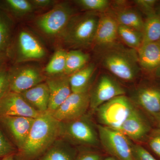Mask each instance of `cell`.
I'll return each instance as SVG.
<instances>
[{"label": "cell", "mask_w": 160, "mask_h": 160, "mask_svg": "<svg viewBox=\"0 0 160 160\" xmlns=\"http://www.w3.org/2000/svg\"><path fill=\"white\" fill-rule=\"evenodd\" d=\"M60 138L61 122L50 112H43L35 118L26 144L15 156L17 160H34Z\"/></svg>", "instance_id": "obj_1"}, {"label": "cell", "mask_w": 160, "mask_h": 160, "mask_svg": "<svg viewBox=\"0 0 160 160\" xmlns=\"http://www.w3.org/2000/svg\"><path fill=\"white\" fill-rule=\"evenodd\" d=\"M11 65L45 60L48 51L42 42L30 28L16 26L10 46L6 52Z\"/></svg>", "instance_id": "obj_2"}, {"label": "cell", "mask_w": 160, "mask_h": 160, "mask_svg": "<svg viewBox=\"0 0 160 160\" xmlns=\"http://www.w3.org/2000/svg\"><path fill=\"white\" fill-rule=\"evenodd\" d=\"M99 18L95 12L76 13L58 42L72 49H88L94 43Z\"/></svg>", "instance_id": "obj_3"}, {"label": "cell", "mask_w": 160, "mask_h": 160, "mask_svg": "<svg viewBox=\"0 0 160 160\" xmlns=\"http://www.w3.org/2000/svg\"><path fill=\"white\" fill-rule=\"evenodd\" d=\"M74 8L68 2H58L45 13L35 17L32 26L45 39L58 41L74 15Z\"/></svg>", "instance_id": "obj_4"}, {"label": "cell", "mask_w": 160, "mask_h": 160, "mask_svg": "<svg viewBox=\"0 0 160 160\" xmlns=\"http://www.w3.org/2000/svg\"><path fill=\"white\" fill-rule=\"evenodd\" d=\"M102 62L107 70L126 82L135 79L140 72L138 54L132 50L119 48L109 49L103 56Z\"/></svg>", "instance_id": "obj_5"}, {"label": "cell", "mask_w": 160, "mask_h": 160, "mask_svg": "<svg viewBox=\"0 0 160 160\" xmlns=\"http://www.w3.org/2000/svg\"><path fill=\"white\" fill-rule=\"evenodd\" d=\"M61 122V138L78 145L96 146L100 143L98 130L86 115Z\"/></svg>", "instance_id": "obj_6"}, {"label": "cell", "mask_w": 160, "mask_h": 160, "mask_svg": "<svg viewBox=\"0 0 160 160\" xmlns=\"http://www.w3.org/2000/svg\"><path fill=\"white\" fill-rule=\"evenodd\" d=\"M135 107L131 100L124 95L104 103L95 111L100 125L117 130Z\"/></svg>", "instance_id": "obj_7"}, {"label": "cell", "mask_w": 160, "mask_h": 160, "mask_svg": "<svg viewBox=\"0 0 160 160\" xmlns=\"http://www.w3.org/2000/svg\"><path fill=\"white\" fill-rule=\"evenodd\" d=\"M100 143L111 157L118 160H134L132 155L133 143L119 130L98 125Z\"/></svg>", "instance_id": "obj_8"}, {"label": "cell", "mask_w": 160, "mask_h": 160, "mask_svg": "<svg viewBox=\"0 0 160 160\" xmlns=\"http://www.w3.org/2000/svg\"><path fill=\"white\" fill-rule=\"evenodd\" d=\"M10 91L21 93L46 81L42 69L34 64L11 65L9 68Z\"/></svg>", "instance_id": "obj_9"}, {"label": "cell", "mask_w": 160, "mask_h": 160, "mask_svg": "<svg viewBox=\"0 0 160 160\" xmlns=\"http://www.w3.org/2000/svg\"><path fill=\"white\" fill-rule=\"evenodd\" d=\"M89 93V108L92 111H95L104 103L117 97L124 95L126 92L114 78L108 75L103 74L99 78Z\"/></svg>", "instance_id": "obj_10"}, {"label": "cell", "mask_w": 160, "mask_h": 160, "mask_svg": "<svg viewBox=\"0 0 160 160\" xmlns=\"http://www.w3.org/2000/svg\"><path fill=\"white\" fill-rule=\"evenodd\" d=\"M89 92L83 93H73L51 113L59 122H66L78 118L85 115L89 108Z\"/></svg>", "instance_id": "obj_11"}, {"label": "cell", "mask_w": 160, "mask_h": 160, "mask_svg": "<svg viewBox=\"0 0 160 160\" xmlns=\"http://www.w3.org/2000/svg\"><path fill=\"white\" fill-rule=\"evenodd\" d=\"M34 120V118L23 116L0 118V126L8 133L18 151L26 144Z\"/></svg>", "instance_id": "obj_12"}, {"label": "cell", "mask_w": 160, "mask_h": 160, "mask_svg": "<svg viewBox=\"0 0 160 160\" xmlns=\"http://www.w3.org/2000/svg\"><path fill=\"white\" fill-rule=\"evenodd\" d=\"M41 113L32 107L20 93L9 91L0 100V118L23 116L36 118Z\"/></svg>", "instance_id": "obj_13"}, {"label": "cell", "mask_w": 160, "mask_h": 160, "mask_svg": "<svg viewBox=\"0 0 160 160\" xmlns=\"http://www.w3.org/2000/svg\"><path fill=\"white\" fill-rule=\"evenodd\" d=\"M131 101L134 105L154 117L160 112V86H140L133 91Z\"/></svg>", "instance_id": "obj_14"}, {"label": "cell", "mask_w": 160, "mask_h": 160, "mask_svg": "<svg viewBox=\"0 0 160 160\" xmlns=\"http://www.w3.org/2000/svg\"><path fill=\"white\" fill-rule=\"evenodd\" d=\"M117 130L130 140L140 142L147 137L151 128L148 120L135 106Z\"/></svg>", "instance_id": "obj_15"}, {"label": "cell", "mask_w": 160, "mask_h": 160, "mask_svg": "<svg viewBox=\"0 0 160 160\" xmlns=\"http://www.w3.org/2000/svg\"><path fill=\"white\" fill-rule=\"evenodd\" d=\"M45 82L49 91V102L47 112L52 113L72 92L69 77L63 74L46 78Z\"/></svg>", "instance_id": "obj_16"}, {"label": "cell", "mask_w": 160, "mask_h": 160, "mask_svg": "<svg viewBox=\"0 0 160 160\" xmlns=\"http://www.w3.org/2000/svg\"><path fill=\"white\" fill-rule=\"evenodd\" d=\"M118 26L115 17L109 14L100 16L94 43L102 47H110L113 46L118 36Z\"/></svg>", "instance_id": "obj_17"}, {"label": "cell", "mask_w": 160, "mask_h": 160, "mask_svg": "<svg viewBox=\"0 0 160 160\" xmlns=\"http://www.w3.org/2000/svg\"><path fill=\"white\" fill-rule=\"evenodd\" d=\"M26 102L40 113L48 111L49 102V88L46 82L20 93Z\"/></svg>", "instance_id": "obj_18"}, {"label": "cell", "mask_w": 160, "mask_h": 160, "mask_svg": "<svg viewBox=\"0 0 160 160\" xmlns=\"http://www.w3.org/2000/svg\"><path fill=\"white\" fill-rule=\"evenodd\" d=\"M139 64L143 69L151 71L160 66V40L142 44L138 53Z\"/></svg>", "instance_id": "obj_19"}, {"label": "cell", "mask_w": 160, "mask_h": 160, "mask_svg": "<svg viewBox=\"0 0 160 160\" xmlns=\"http://www.w3.org/2000/svg\"><path fill=\"white\" fill-rule=\"evenodd\" d=\"M0 9L6 12L16 23L36 11L30 0L0 1Z\"/></svg>", "instance_id": "obj_20"}, {"label": "cell", "mask_w": 160, "mask_h": 160, "mask_svg": "<svg viewBox=\"0 0 160 160\" xmlns=\"http://www.w3.org/2000/svg\"><path fill=\"white\" fill-rule=\"evenodd\" d=\"M95 70L94 64L91 63L69 76L72 92L83 93L89 92V85Z\"/></svg>", "instance_id": "obj_21"}, {"label": "cell", "mask_w": 160, "mask_h": 160, "mask_svg": "<svg viewBox=\"0 0 160 160\" xmlns=\"http://www.w3.org/2000/svg\"><path fill=\"white\" fill-rule=\"evenodd\" d=\"M17 23L0 9V54L6 53L13 38Z\"/></svg>", "instance_id": "obj_22"}, {"label": "cell", "mask_w": 160, "mask_h": 160, "mask_svg": "<svg viewBox=\"0 0 160 160\" xmlns=\"http://www.w3.org/2000/svg\"><path fill=\"white\" fill-rule=\"evenodd\" d=\"M74 149L62 139H59L40 157L39 160H75Z\"/></svg>", "instance_id": "obj_23"}, {"label": "cell", "mask_w": 160, "mask_h": 160, "mask_svg": "<svg viewBox=\"0 0 160 160\" xmlns=\"http://www.w3.org/2000/svg\"><path fill=\"white\" fill-rule=\"evenodd\" d=\"M90 57L88 53L80 49H71L67 51L66 69L64 74L69 76L88 65Z\"/></svg>", "instance_id": "obj_24"}, {"label": "cell", "mask_w": 160, "mask_h": 160, "mask_svg": "<svg viewBox=\"0 0 160 160\" xmlns=\"http://www.w3.org/2000/svg\"><path fill=\"white\" fill-rule=\"evenodd\" d=\"M67 51L62 48L55 52L49 62L42 69L46 78L64 74Z\"/></svg>", "instance_id": "obj_25"}, {"label": "cell", "mask_w": 160, "mask_h": 160, "mask_svg": "<svg viewBox=\"0 0 160 160\" xmlns=\"http://www.w3.org/2000/svg\"><path fill=\"white\" fill-rule=\"evenodd\" d=\"M115 18L119 25L142 32L145 22L137 10L132 8H124L118 12Z\"/></svg>", "instance_id": "obj_26"}, {"label": "cell", "mask_w": 160, "mask_h": 160, "mask_svg": "<svg viewBox=\"0 0 160 160\" xmlns=\"http://www.w3.org/2000/svg\"><path fill=\"white\" fill-rule=\"evenodd\" d=\"M142 35V44L160 40V17L156 13L147 17Z\"/></svg>", "instance_id": "obj_27"}, {"label": "cell", "mask_w": 160, "mask_h": 160, "mask_svg": "<svg viewBox=\"0 0 160 160\" xmlns=\"http://www.w3.org/2000/svg\"><path fill=\"white\" fill-rule=\"evenodd\" d=\"M118 35L126 45L132 49H139L142 44V32L119 25Z\"/></svg>", "instance_id": "obj_28"}, {"label": "cell", "mask_w": 160, "mask_h": 160, "mask_svg": "<svg viewBox=\"0 0 160 160\" xmlns=\"http://www.w3.org/2000/svg\"><path fill=\"white\" fill-rule=\"evenodd\" d=\"M74 2L82 10L90 12L105 11L109 6L108 0H76Z\"/></svg>", "instance_id": "obj_29"}, {"label": "cell", "mask_w": 160, "mask_h": 160, "mask_svg": "<svg viewBox=\"0 0 160 160\" xmlns=\"http://www.w3.org/2000/svg\"><path fill=\"white\" fill-rule=\"evenodd\" d=\"M9 68L10 64L8 62L0 69V100L10 91Z\"/></svg>", "instance_id": "obj_30"}, {"label": "cell", "mask_w": 160, "mask_h": 160, "mask_svg": "<svg viewBox=\"0 0 160 160\" xmlns=\"http://www.w3.org/2000/svg\"><path fill=\"white\" fill-rule=\"evenodd\" d=\"M17 151L15 146L6 137L0 127V159L10 155L15 154Z\"/></svg>", "instance_id": "obj_31"}, {"label": "cell", "mask_w": 160, "mask_h": 160, "mask_svg": "<svg viewBox=\"0 0 160 160\" xmlns=\"http://www.w3.org/2000/svg\"><path fill=\"white\" fill-rule=\"evenodd\" d=\"M147 138L148 146L160 158V128L151 130Z\"/></svg>", "instance_id": "obj_32"}, {"label": "cell", "mask_w": 160, "mask_h": 160, "mask_svg": "<svg viewBox=\"0 0 160 160\" xmlns=\"http://www.w3.org/2000/svg\"><path fill=\"white\" fill-rule=\"evenodd\" d=\"M132 152L134 160H158L148 150L139 144H132Z\"/></svg>", "instance_id": "obj_33"}, {"label": "cell", "mask_w": 160, "mask_h": 160, "mask_svg": "<svg viewBox=\"0 0 160 160\" xmlns=\"http://www.w3.org/2000/svg\"><path fill=\"white\" fill-rule=\"evenodd\" d=\"M156 0H135L134 2L147 16L156 14Z\"/></svg>", "instance_id": "obj_34"}, {"label": "cell", "mask_w": 160, "mask_h": 160, "mask_svg": "<svg viewBox=\"0 0 160 160\" xmlns=\"http://www.w3.org/2000/svg\"><path fill=\"white\" fill-rule=\"evenodd\" d=\"M36 11L47 9H51L58 2L55 0H30Z\"/></svg>", "instance_id": "obj_35"}, {"label": "cell", "mask_w": 160, "mask_h": 160, "mask_svg": "<svg viewBox=\"0 0 160 160\" xmlns=\"http://www.w3.org/2000/svg\"><path fill=\"white\" fill-rule=\"evenodd\" d=\"M75 160H102V156L96 152L83 151L80 152Z\"/></svg>", "instance_id": "obj_36"}, {"label": "cell", "mask_w": 160, "mask_h": 160, "mask_svg": "<svg viewBox=\"0 0 160 160\" xmlns=\"http://www.w3.org/2000/svg\"><path fill=\"white\" fill-rule=\"evenodd\" d=\"M8 62V58L6 53H3L0 54V69Z\"/></svg>", "instance_id": "obj_37"}, {"label": "cell", "mask_w": 160, "mask_h": 160, "mask_svg": "<svg viewBox=\"0 0 160 160\" xmlns=\"http://www.w3.org/2000/svg\"><path fill=\"white\" fill-rule=\"evenodd\" d=\"M15 155V154L10 155L8 156H6V157L1 159L0 160H17L16 158Z\"/></svg>", "instance_id": "obj_38"}, {"label": "cell", "mask_w": 160, "mask_h": 160, "mask_svg": "<svg viewBox=\"0 0 160 160\" xmlns=\"http://www.w3.org/2000/svg\"><path fill=\"white\" fill-rule=\"evenodd\" d=\"M154 118L156 120L157 122L158 125L159 126L158 128H160V112L158 114L156 115Z\"/></svg>", "instance_id": "obj_39"}, {"label": "cell", "mask_w": 160, "mask_h": 160, "mask_svg": "<svg viewBox=\"0 0 160 160\" xmlns=\"http://www.w3.org/2000/svg\"><path fill=\"white\" fill-rule=\"evenodd\" d=\"M155 75L156 77L160 78V66L156 69L155 71Z\"/></svg>", "instance_id": "obj_40"}, {"label": "cell", "mask_w": 160, "mask_h": 160, "mask_svg": "<svg viewBox=\"0 0 160 160\" xmlns=\"http://www.w3.org/2000/svg\"><path fill=\"white\" fill-rule=\"evenodd\" d=\"M155 11L156 14L160 17V4L156 7Z\"/></svg>", "instance_id": "obj_41"}, {"label": "cell", "mask_w": 160, "mask_h": 160, "mask_svg": "<svg viewBox=\"0 0 160 160\" xmlns=\"http://www.w3.org/2000/svg\"><path fill=\"white\" fill-rule=\"evenodd\" d=\"M104 160H118L116 159L115 158H114L112 157H108L106 158V159H105Z\"/></svg>", "instance_id": "obj_42"}]
</instances>
